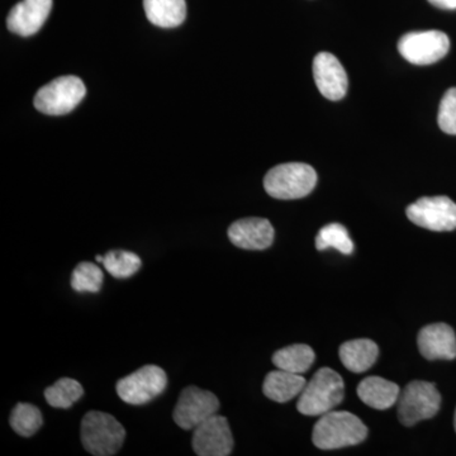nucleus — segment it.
<instances>
[{
	"instance_id": "aec40b11",
	"label": "nucleus",
	"mask_w": 456,
	"mask_h": 456,
	"mask_svg": "<svg viewBox=\"0 0 456 456\" xmlns=\"http://www.w3.org/2000/svg\"><path fill=\"white\" fill-rule=\"evenodd\" d=\"M314 359H316V355L311 346L305 344H294L278 350L273 355V364L281 370L303 374L310 370Z\"/></svg>"
},
{
	"instance_id": "39448f33",
	"label": "nucleus",
	"mask_w": 456,
	"mask_h": 456,
	"mask_svg": "<svg viewBox=\"0 0 456 456\" xmlns=\"http://www.w3.org/2000/svg\"><path fill=\"white\" fill-rule=\"evenodd\" d=\"M86 94V88L80 77L65 75L42 86L36 93L33 104L41 113L62 116L73 112Z\"/></svg>"
},
{
	"instance_id": "dca6fc26",
	"label": "nucleus",
	"mask_w": 456,
	"mask_h": 456,
	"mask_svg": "<svg viewBox=\"0 0 456 456\" xmlns=\"http://www.w3.org/2000/svg\"><path fill=\"white\" fill-rule=\"evenodd\" d=\"M401 388L398 384L380 377H368L358 387L359 398L374 410L384 411L398 402Z\"/></svg>"
},
{
	"instance_id": "20e7f679",
	"label": "nucleus",
	"mask_w": 456,
	"mask_h": 456,
	"mask_svg": "<svg viewBox=\"0 0 456 456\" xmlns=\"http://www.w3.org/2000/svg\"><path fill=\"white\" fill-rule=\"evenodd\" d=\"M126 439L125 428L112 415L90 411L82 421L84 449L95 456H112L119 452Z\"/></svg>"
},
{
	"instance_id": "f8f14e48",
	"label": "nucleus",
	"mask_w": 456,
	"mask_h": 456,
	"mask_svg": "<svg viewBox=\"0 0 456 456\" xmlns=\"http://www.w3.org/2000/svg\"><path fill=\"white\" fill-rule=\"evenodd\" d=\"M314 77L323 97L341 101L349 88V79L338 57L330 53H317L314 60Z\"/></svg>"
},
{
	"instance_id": "a211bd4d",
	"label": "nucleus",
	"mask_w": 456,
	"mask_h": 456,
	"mask_svg": "<svg viewBox=\"0 0 456 456\" xmlns=\"http://www.w3.org/2000/svg\"><path fill=\"white\" fill-rule=\"evenodd\" d=\"M305 384L307 382L302 374H294L279 369V370L270 371L266 375L263 384V392L272 401L285 403L301 395Z\"/></svg>"
},
{
	"instance_id": "9b49d317",
	"label": "nucleus",
	"mask_w": 456,
	"mask_h": 456,
	"mask_svg": "<svg viewBox=\"0 0 456 456\" xmlns=\"http://www.w3.org/2000/svg\"><path fill=\"white\" fill-rule=\"evenodd\" d=\"M194 452L200 456H227L233 449V437L226 417L215 415L194 430Z\"/></svg>"
},
{
	"instance_id": "cd10ccee",
	"label": "nucleus",
	"mask_w": 456,
	"mask_h": 456,
	"mask_svg": "<svg viewBox=\"0 0 456 456\" xmlns=\"http://www.w3.org/2000/svg\"><path fill=\"white\" fill-rule=\"evenodd\" d=\"M454 428H455V431H456V411H455V416H454Z\"/></svg>"
},
{
	"instance_id": "a878e982",
	"label": "nucleus",
	"mask_w": 456,
	"mask_h": 456,
	"mask_svg": "<svg viewBox=\"0 0 456 456\" xmlns=\"http://www.w3.org/2000/svg\"><path fill=\"white\" fill-rule=\"evenodd\" d=\"M437 122L441 131L456 134V88L449 89L441 99Z\"/></svg>"
},
{
	"instance_id": "1a4fd4ad",
	"label": "nucleus",
	"mask_w": 456,
	"mask_h": 456,
	"mask_svg": "<svg viewBox=\"0 0 456 456\" xmlns=\"http://www.w3.org/2000/svg\"><path fill=\"white\" fill-rule=\"evenodd\" d=\"M220 401L212 392L197 387H188L180 393L178 403L174 408V422L183 430H196L209 417L217 415Z\"/></svg>"
},
{
	"instance_id": "b1692460",
	"label": "nucleus",
	"mask_w": 456,
	"mask_h": 456,
	"mask_svg": "<svg viewBox=\"0 0 456 456\" xmlns=\"http://www.w3.org/2000/svg\"><path fill=\"white\" fill-rule=\"evenodd\" d=\"M104 268L114 278L126 279L136 274L141 268L139 255L126 250H112L104 256Z\"/></svg>"
},
{
	"instance_id": "393cba45",
	"label": "nucleus",
	"mask_w": 456,
	"mask_h": 456,
	"mask_svg": "<svg viewBox=\"0 0 456 456\" xmlns=\"http://www.w3.org/2000/svg\"><path fill=\"white\" fill-rule=\"evenodd\" d=\"M103 272L95 264L84 261L77 265L71 275V287L77 293H97L103 284Z\"/></svg>"
},
{
	"instance_id": "ddd939ff",
	"label": "nucleus",
	"mask_w": 456,
	"mask_h": 456,
	"mask_svg": "<svg viewBox=\"0 0 456 456\" xmlns=\"http://www.w3.org/2000/svg\"><path fill=\"white\" fill-rule=\"evenodd\" d=\"M228 239L244 250H265L274 241V228L266 218L250 217L233 222L227 231Z\"/></svg>"
},
{
	"instance_id": "f257e3e1",
	"label": "nucleus",
	"mask_w": 456,
	"mask_h": 456,
	"mask_svg": "<svg viewBox=\"0 0 456 456\" xmlns=\"http://www.w3.org/2000/svg\"><path fill=\"white\" fill-rule=\"evenodd\" d=\"M368 436V428L354 413L330 411L314 425L312 441L321 450H336L358 445Z\"/></svg>"
},
{
	"instance_id": "2eb2a0df",
	"label": "nucleus",
	"mask_w": 456,
	"mask_h": 456,
	"mask_svg": "<svg viewBox=\"0 0 456 456\" xmlns=\"http://www.w3.org/2000/svg\"><path fill=\"white\" fill-rule=\"evenodd\" d=\"M419 350L428 360H454L456 358V336L454 330L446 323H432L424 327L417 338Z\"/></svg>"
},
{
	"instance_id": "4468645a",
	"label": "nucleus",
	"mask_w": 456,
	"mask_h": 456,
	"mask_svg": "<svg viewBox=\"0 0 456 456\" xmlns=\"http://www.w3.org/2000/svg\"><path fill=\"white\" fill-rule=\"evenodd\" d=\"M53 0H23L9 12L8 29L22 37H29L42 28L50 16Z\"/></svg>"
},
{
	"instance_id": "4be33fe9",
	"label": "nucleus",
	"mask_w": 456,
	"mask_h": 456,
	"mask_svg": "<svg viewBox=\"0 0 456 456\" xmlns=\"http://www.w3.org/2000/svg\"><path fill=\"white\" fill-rule=\"evenodd\" d=\"M9 424L18 435L29 437L40 430L44 425L41 411L31 403H18L12 411Z\"/></svg>"
},
{
	"instance_id": "9d476101",
	"label": "nucleus",
	"mask_w": 456,
	"mask_h": 456,
	"mask_svg": "<svg viewBox=\"0 0 456 456\" xmlns=\"http://www.w3.org/2000/svg\"><path fill=\"white\" fill-rule=\"evenodd\" d=\"M449 50V37L441 31L410 32L398 42L399 53L413 65L435 64Z\"/></svg>"
},
{
	"instance_id": "412c9836",
	"label": "nucleus",
	"mask_w": 456,
	"mask_h": 456,
	"mask_svg": "<svg viewBox=\"0 0 456 456\" xmlns=\"http://www.w3.org/2000/svg\"><path fill=\"white\" fill-rule=\"evenodd\" d=\"M83 395L82 384L71 378H61L45 391V398L51 407L64 408V410L73 406L75 402L83 397Z\"/></svg>"
},
{
	"instance_id": "5701e85b",
	"label": "nucleus",
	"mask_w": 456,
	"mask_h": 456,
	"mask_svg": "<svg viewBox=\"0 0 456 456\" xmlns=\"http://www.w3.org/2000/svg\"><path fill=\"white\" fill-rule=\"evenodd\" d=\"M316 248L320 251L335 248L344 255L354 253V242L349 231L340 224H330L321 228L316 237Z\"/></svg>"
},
{
	"instance_id": "423d86ee",
	"label": "nucleus",
	"mask_w": 456,
	"mask_h": 456,
	"mask_svg": "<svg viewBox=\"0 0 456 456\" xmlns=\"http://www.w3.org/2000/svg\"><path fill=\"white\" fill-rule=\"evenodd\" d=\"M397 403L399 421L411 428L437 415L441 395L434 383L415 380L401 391Z\"/></svg>"
},
{
	"instance_id": "7ed1b4c3",
	"label": "nucleus",
	"mask_w": 456,
	"mask_h": 456,
	"mask_svg": "<svg viewBox=\"0 0 456 456\" xmlns=\"http://www.w3.org/2000/svg\"><path fill=\"white\" fill-rule=\"evenodd\" d=\"M317 184V173L311 165H277L264 178V188L275 200H299L307 197Z\"/></svg>"
},
{
	"instance_id": "f3484780",
	"label": "nucleus",
	"mask_w": 456,
	"mask_h": 456,
	"mask_svg": "<svg viewBox=\"0 0 456 456\" xmlns=\"http://www.w3.org/2000/svg\"><path fill=\"white\" fill-rule=\"evenodd\" d=\"M341 362L353 373H364L369 370L379 355V347L368 338H358L344 342L338 350Z\"/></svg>"
},
{
	"instance_id": "6ab92c4d",
	"label": "nucleus",
	"mask_w": 456,
	"mask_h": 456,
	"mask_svg": "<svg viewBox=\"0 0 456 456\" xmlns=\"http://www.w3.org/2000/svg\"><path fill=\"white\" fill-rule=\"evenodd\" d=\"M147 20L161 28H175L187 18L185 0H143Z\"/></svg>"
},
{
	"instance_id": "0eeeda50",
	"label": "nucleus",
	"mask_w": 456,
	"mask_h": 456,
	"mask_svg": "<svg viewBox=\"0 0 456 456\" xmlns=\"http://www.w3.org/2000/svg\"><path fill=\"white\" fill-rule=\"evenodd\" d=\"M167 373L156 365H146L117 383V395L125 403L141 406L159 397L167 389Z\"/></svg>"
},
{
	"instance_id": "f03ea898",
	"label": "nucleus",
	"mask_w": 456,
	"mask_h": 456,
	"mask_svg": "<svg viewBox=\"0 0 456 456\" xmlns=\"http://www.w3.org/2000/svg\"><path fill=\"white\" fill-rule=\"evenodd\" d=\"M344 392V380L338 371L330 368L320 369L305 384L297 408L305 416L325 415L341 403Z\"/></svg>"
},
{
	"instance_id": "6e6552de",
	"label": "nucleus",
	"mask_w": 456,
	"mask_h": 456,
	"mask_svg": "<svg viewBox=\"0 0 456 456\" xmlns=\"http://www.w3.org/2000/svg\"><path fill=\"white\" fill-rule=\"evenodd\" d=\"M408 220L416 226L436 232H448L456 228V203L448 197H424L410 204Z\"/></svg>"
},
{
	"instance_id": "bb28decb",
	"label": "nucleus",
	"mask_w": 456,
	"mask_h": 456,
	"mask_svg": "<svg viewBox=\"0 0 456 456\" xmlns=\"http://www.w3.org/2000/svg\"><path fill=\"white\" fill-rule=\"evenodd\" d=\"M432 5L440 9H448V11H452V9H456V0H428Z\"/></svg>"
}]
</instances>
